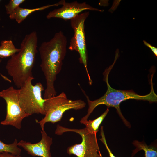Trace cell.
<instances>
[{
    "instance_id": "cell-1",
    "label": "cell",
    "mask_w": 157,
    "mask_h": 157,
    "mask_svg": "<svg viewBox=\"0 0 157 157\" xmlns=\"http://www.w3.org/2000/svg\"><path fill=\"white\" fill-rule=\"evenodd\" d=\"M67 40L63 32L56 33L49 41L42 42L39 48L41 60L40 66L46 81L44 99L56 96L54 83L62 68L67 52Z\"/></svg>"
},
{
    "instance_id": "cell-2",
    "label": "cell",
    "mask_w": 157,
    "mask_h": 157,
    "mask_svg": "<svg viewBox=\"0 0 157 157\" xmlns=\"http://www.w3.org/2000/svg\"><path fill=\"white\" fill-rule=\"evenodd\" d=\"M38 36L35 31L26 34L22 40L19 51L11 56L6 69L15 85L20 88L30 77L37 52Z\"/></svg>"
},
{
    "instance_id": "cell-3",
    "label": "cell",
    "mask_w": 157,
    "mask_h": 157,
    "mask_svg": "<svg viewBox=\"0 0 157 157\" xmlns=\"http://www.w3.org/2000/svg\"><path fill=\"white\" fill-rule=\"evenodd\" d=\"M115 63V61L113 65L108 69H106L103 73L104 79L107 86V91L103 96L97 99L92 101L90 100L88 97L85 94L84 92L83 91L86 97L88 108L87 114L81 118L80 121L81 123L88 120L91 114L97 106L103 104L106 106L108 107H114L124 124L130 127V123L124 117L120 110V105L122 102L131 99L147 101L151 103L157 101V95L154 91L152 78L151 81V91L149 94L146 95H138L132 90H118L112 88L109 83L108 77L109 72Z\"/></svg>"
},
{
    "instance_id": "cell-4",
    "label": "cell",
    "mask_w": 157,
    "mask_h": 157,
    "mask_svg": "<svg viewBox=\"0 0 157 157\" xmlns=\"http://www.w3.org/2000/svg\"><path fill=\"white\" fill-rule=\"evenodd\" d=\"M86 105V103L81 99L73 100L68 99L66 94L62 92L58 96L46 99L44 105L45 116L39 121L36 119V122L40 124L43 130L47 122L53 124L60 121L66 111L70 109L80 110Z\"/></svg>"
},
{
    "instance_id": "cell-5",
    "label": "cell",
    "mask_w": 157,
    "mask_h": 157,
    "mask_svg": "<svg viewBox=\"0 0 157 157\" xmlns=\"http://www.w3.org/2000/svg\"><path fill=\"white\" fill-rule=\"evenodd\" d=\"M34 78L33 76L29 78L19 89L20 105L26 113L31 115L34 114L45 115L44 105L46 99L42 96L44 88L40 82L33 85L32 81Z\"/></svg>"
},
{
    "instance_id": "cell-6",
    "label": "cell",
    "mask_w": 157,
    "mask_h": 157,
    "mask_svg": "<svg viewBox=\"0 0 157 157\" xmlns=\"http://www.w3.org/2000/svg\"><path fill=\"white\" fill-rule=\"evenodd\" d=\"M67 132H73L81 137V142L69 147L67 152L78 157H98L101 153L98 145L96 134L90 132L85 127L81 129H71L57 125L55 133L58 135Z\"/></svg>"
},
{
    "instance_id": "cell-7",
    "label": "cell",
    "mask_w": 157,
    "mask_h": 157,
    "mask_svg": "<svg viewBox=\"0 0 157 157\" xmlns=\"http://www.w3.org/2000/svg\"><path fill=\"white\" fill-rule=\"evenodd\" d=\"M89 14V12H84L70 20V25L74 34L71 39L68 49L71 51H75L79 53V62L83 65L88 76L89 84L91 85L92 81L87 67L88 56L84 29L85 22Z\"/></svg>"
},
{
    "instance_id": "cell-8",
    "label": "cell",
    "mask_w": 157,
    "mask_h": 157,
    "mask_svg": "<svg viewBox=\"0 0 157 157\" xmlns=\"http://www.w3.org/2000/svg\"><path fill=\"white\" fill-rule=\"evenodd\" d=\"M19 89L12 86L0 92V97L5 100L7 106L6 116L1 124L11 125L20 129L22 121L31 115L26 113L21 107L19 101Z\"/></svg>"
},
{
    "instance_id": "cell-9",
    "label": "cell",
    "mask_w": 157,
    "mask_h": 157,
    "mask_svg": "<svg viewBox=\"0 0 157 157\" xmlns=\"http://www.w3.org/2000/svg\"><path fill=\"white\" fill-rule=\"evenodd\" d=\"M57 6L62 5L60 8L50 11L47 15L46 18H59L65 20H71L85 10H91L103 12V10L93 8L84 2L82 3L75 1L71 3L66 2L65 0H61L56 3Z\"/></svg>"
},
{
    "instance_id": "cell-10",
    "label": "cell",
    "mask_w": 157,
    "mask_h": 157,
    "mask_svg": "<svg viewBox=\"0 0 157 157\" xmlns=\"http://www.w3.org/2000/svg\"><path fill=\"white\" fill-rule=\"evenodd\" d=\"M41 133L42 137L39 142L32 144L21 140L17 145L33 156L51 157L50 147L53 143L52 138L47 135L44 130L41 131Z\"/></svg>"
},
{
    "instance_id": "cell-11",
    "label": "cell",
    "mask_w": 157,
    "mask_h": 157,
    "mask_svg": "<svg viewBox=\"0 0 157 157\" xmlns=\"http://www.w3.org/2000/svg\"><path fill=\"white\" fill-rule=\"evenodd\" d=\"M56 6V3L47 5L33 9L26 8L17 7L9 15V17L12 20H15L19 24L24 21L27 17L33 13L38 11H42L52 6Z\"/></svg>"
},
{
    "instance_id": "cell-12",
    "label": "cell",
    "mask_w": 157,
    "mask_h": 157,
    "mask_svg": "<svg viewBox=\"0 0 157 157\" xmlns=\"http://www.w3.org/2000/svg\"><path fill=\"white\" fill-rule=\"evenodd\" d=\"M19 50V49L15 47L11 40H2L0 45V58H4L11 57Z\"/></svg>"
},
{
    "instance_id": "cell-13",
    "label": "cell",
    "mask_w": 157,
    "mask_h": 157,
    "mask_svg": "<svg viewBox=\"0 0 157 157\" xmlns=\"http://www.w3.org/2000/svg\"><path fill=\"white\" fill-rule=\"evenodd\" d=\"M133 144L136 147L132 153L133 156L138 152L143 150L145 153V157H157V150L156 147L152 146H148L143 142L135 140Z\"/></svg>"
},
{
    "instance_id": "cell-14",
    "label": "cell",
    "mask_w": 157,
    "mask_h": 157,
    "mask_svg": "<svg viewBox=\"0 0 157 157\" xmlns=\"http://www.w3.org/2000/svg\"><path fill=\"white\" fill-rule=\"evenodd\" d=\"M109 111V107L100 116L93 120H87L82 122L85 127L91 133L96 134L98 131L99 128Z\"/></svg>"
},
{
    "instance_id": "cell-15",
    "label": "cell",
    "mask_w": 157,
    "mask_h": 157,
    "mask_svg": "<svg viewBox=\"0 0 157 157\" xmlns=\"http://www.w3.org/2000/svg\"><path fill=\"white\" fill-rule=\"evenodd\" d=\"M17 139H15L13 142L11 144L4 143L0 140V153L7 152L15 155H20L21 150L18 147Z\"/></svg>"
},
{
    "instance_id": "cell-16",
    "label": "cell",
    "mask_w": 157,
    "mask_h": 157,
    "mask_svg": "<svg viewBox=\"0 0 157 157\" xmlns=\"http://www.w3.org/2000/svg\"><path fill=\"white\" fill-rule=\"evenodd\" d=\"M25 0H10L9 3L5 6L6 13L9 15L11 14Z\"/></svg>"
},
{
    "instance_id": "cell-17",
    "label": "cell",
    "mask_w": 157,
    "mask_h": 157,
    "mask_svg": "<svg viewBox=\"0 0 157 157\" xmlns=\"http://www.w3.org/2000/svg\"><path fill=\"white\" fill-rule=\"evenodd\" d=\"M100 135L101 136V138L100 139V140L105 146V147L108 152L110 157H116L113 154L112 152L107 145L103 131V127L102 126H101V128Z\"/></svg>"
},
{
    "instance_id": "cell-18",
    "label": "cell",
    "mask_w": 157,
    "mask_h": 157,
    "mask_svg": "<svg viewBox=\"0 0 157 157\" xmlns=\"http://www.w3.org/2000/svg\"><path fill=\"white\" fill-rule=\"evenodd\" d=\"M143 42L144 44L149 48L153 52L154 55L156 57L157 56V48L154 46H152L150 44L147 42L145 40H143Z\"/></svg>"
},
{
    "instance_id": "cell-19",
    "label": "cell",
    "mask_w": 157,
    "mask_h": 157,
    "mask_svg": "<svg viewBox=\"0 0 157 157\" xmlns=\"http://www.w3.org/2000/svg\"><path fill=\"white\" fill-rule=\"evenodd\" d=\"M0 157H22L20 155H15L9 153H0Z\"/></svg>"
},
{
    "instance_id": "cell-20",
    "label": "cell",
    "mask_w": 157,
    "mask_h": 157,
    "mask_svg": "<svg viewBox=\"0 0 157 157\" xmlns=\"http://www.w3.org/2000/svg\"><path fill=\"white\" fill-rule=\"evenodd\" d=\"M1 61H2V60L1 59H0V63L1 62ZM0 75H1V77L6 81H7L10 83L11 82V81L7 77L5 76H4V75H2L0 73Z\"/></svg>"
},
{
    "instance_id": "cell-21",
    "label": "cell",
    "mask_w": 157,
    "mask_h": 157,
    "mask_svg": "<svg viewBox=\"0 0 157 157\" xmlns=\"http://www.w3.org/2000/svg\"><path fill=\"white\" fill-rule=\"evenodd\" d=\"M98 157H102L101 154L100 153L99 156Z\"/></svg>"
},
{
    "instance_id": "cell-22",
    "label": "cell",
    "mask_w": 157,
    "mask_h": 157,
    "mask_svg": "<svg viewBox=\"0 0 157 157\" xmlns=\"http://www.w3.org/2000/svg\"><path fill=\"white\" fill-rule=\"evenodd\" d=\"M0 1H1L0 0Z\"/></svg>"
}]
</instances>
